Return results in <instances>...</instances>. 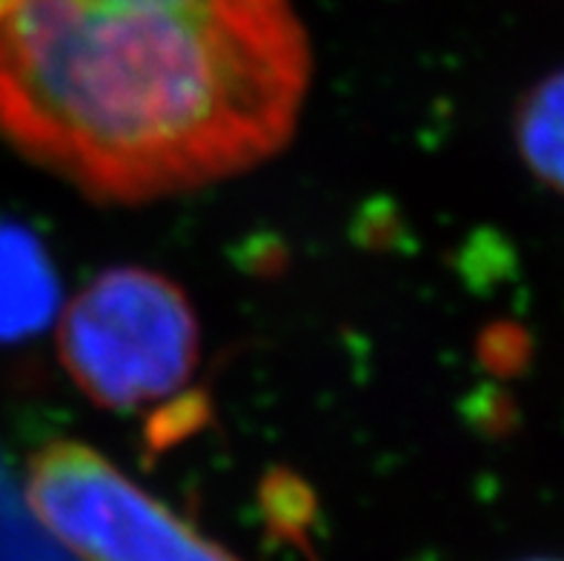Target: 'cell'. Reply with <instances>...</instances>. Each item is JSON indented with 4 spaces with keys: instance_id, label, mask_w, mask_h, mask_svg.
<instances>
[{
    "instance_id": "cell-6",
    "label": "cell",
    "mask_w": 564,
    "mask_h": 561,
    "mask_svg": "<svg viewBox=\"0 0 564 561\" xmlns=\"http://www.w3.org/2000/svg\"><path fill=\"white\" fill-rule=\"evenodd\" d=\"M112 7H152V9H184V12L243 14V18H270V14L293 12L286 0H95Z\"/></svg>"
},
{
    "instance_id": "cell-1",
    "label": "cell",
    "mask_w": 564,
    "mask_h": 561,
    "mask_svg": "<svg viewBox=\"0 0 564 561\" xmlns=\"http://www.w3.org/2000/svg\"><path fill=\"white\" fill-rule=\"evenodd\" d=\"M307 84L295 12L9 0L0 14V138L95 201L252 170L293 138Z\"/></svg>"
},
{
    "instance_id": "cell-5",
    "label": "cell",
    "mask_w": 564,
    "mask_h": 561,
    "mask_svg": "<svg viewBox=\"0 0 564 561\" xmlns=\"http://www.w3.org/2000/svg\"><path fill=\"white\" fill-rule=\"evenodd\" d=\"M513 138L524 166L564 195V66L522 95L513 115Z\"/></svg>"
},
{
    "instance_id": "cell-7",
    "label": "cell",
    "mask_w": 564,
    "mask_h": 561,
    "mask_svg": "<svg viewBox=\"0 0 564 561\" xmlns=\"http://www.w3.org/2000/svg\"><path fill=\"white\" fill-rule=\"evenodd\" d=\"M530 561H558V559H530Z\"/></svg>"
},
{
    "instance_id": "cell-2",
    "label": "cell",
    "mask_w": 564,
    "mask_h": 561,
    "mask_svg": "<svg viewBox=\"0 0 564 561\" xmlns=\"http://www.w3.org/2000/svg\"><path fill=\"white\" fill-rule=\"evenodd\" d=\"M57 356L75 387L104 410L178 404L198 370V315L172 278L112 267L64 306Z\"/></svg>"
},
{
    "instance_id": "cell-3",
    "label": "cell",
    "mask_w": 564,
    "mask_h": 561,
    "mask_svg": "<svg viewBox=\"0 0 564 561\" xmlns=\"http://www.w3.org/2000/svg\"><path fill=\"white\" fill-rule=\"evenodd\" d=\"M29 513L80 561H238L84 441H50L26 464Z\"/></svg>"
},
{
    "instance_id": "cell-4",
    "label": "cell",
    "mask_w": 564,
    "mask_h": 561,
    "mask_svg": "<svg viewBox=\"0 0 564 561\" xmlns=\"http://www.w3.org/2000/svg\"><path fill=\"white\" fill-rule=\"evenodd\" d=\"M61 278L35 233L0 218V344L26 342L55 321Z\"/></svg>"
}]
</instances>
